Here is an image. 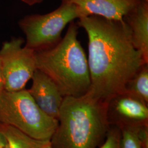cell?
<instances>
[{"mask_svg": "<svg viewBox=\"0 0 148 148\" xmlns=\"http://www.w3.org/2000/svg\"><path fill=\"white\" fill-rule=\"evenodd\" d=\"M0 123L15 127L39 140H50L58 120L38 106L27 90H5L0 95Z\"/></svg>", "mask_w": 148, "mask_h": 148, "instance_id": "cell-4", "label": "cell"}, {"mask_svg": "<svg viewBox=\"0 0 148 148\" xmlns=\"http://www.w3.org/2000/svg\"><path fill=\"white\" fill-rule=\"evenodd\" d=\"M20 1L30 6L41 3L43 1V0H20Z\"/></svg>", "mask_w": 148, "mask_h": 148, "instance_id": "cell-18", "label": "cell"}, {"mask_svg": "<svg viewBox=\"0 0 148 148\" xmlns=\"http://www.w3.org/2000/svg\"><path fill=\"white\" fill-rule=\"evenodd\" d=\"M134 46L148 63V1L140 0L123 18Z\"/></svg>", "mask_w": 148, "mask_h": 148, "instance_id": "cell-10", "label": "cell"}, {"mask_svg": "<svg viewBox=\"0 0 148 148\" xmlns=\"http://www.w3.org/2000/svg\"><path fill=\"white\" fill-rule=\"evenodd\" d=\"M38 148H52L49 140H41Z\"/></svg>", "mask_w": 148, "mask_h": 148, "instance_id": "cell-19", "label": "cell"}, {"mask_svg": "<svg viewBox=\"0 0 148 148\" xmlns=\"http://www.w3.org/2000/svg\"><path fill=\"white\" fill-rule=\"evenodd\" d=\"M57 9L44 14H30L23 17L18 25L24 34L25 47L35 52L51 48L63 37L66 26L81 17L79 8L70 0H61Z\"/></svg>", "mask_w": 148, "mask_h": 148, "instance_id": "cell-5", "label": "cell"}, {"mask_svg": "<svg viewBox=\"0 0 148 148\" xmlns=\"http://www.w3.org/2000/svg\"><path fill=\"white\" fill-rule=\"evenodd\" d=\"M5 90V82H4V79H3V76L2 73L1 62V59H0V95Z\"/></svg>", "mask_w": 148, "mask_h": 148, "instance_id": "cell-16", "label": "cell"}, {"mask_svg": "<svg viewBox=\"0 0 148 148\" xmlns=\"http://www.w3.org/2000/svg\"><path fill=\"white\" fill-rule=\"evenodd\" d=\"M70 1L79 8L80 18L96 16L109 20L122 21L140 0Z\"/></svg>", "mask_w": 148, "mask_h": 148, "instance_id": "cell-9", "label": "cell"}, {"mask_svg": "<svg viewBox=\"0 0 148 148\" xmlns=\"http://www.w3.org/2000/svg\"><path fill=\"white\" fill-rule=\"evenodd\" d=\"M109 123L118 127H138L148 124V105L125 92L115 95L108 101Z\"/></svg>", "mask_w": 148, "mask_h": 148, "instance_id": "cell-7", "label": "cell"}, {"mask_svg": "<svg viewBox=\"0 0 148 148\" xmlns=\"http://www.w3.org/2000/svg\"><path fill=\"white\" fill-rule=\"evenodd\" d=\"M0 148H10L5 137L0 132Z\"/></svg>", "mask_w": 148, "mask_h": 148, "instance_id": "cell-17", "label": "cell"}, {"mask_svg": "<svg viewBox=\"0 0 148 148\" xmlns=\"http://www.w3.org/2000/svg\"><path fill=\"white\" fill-rule=\"evenodd\" d=\"M145 1H148V0H145Z\"/></svg>", "mask_w": 148, "mask_h": 148, "instance_id": "cell-20", "label": "cell"}, {"mask_svg": "<svg viewBox=\"0 0 148 148\" xmlns=\"http://www.w3.org/2000/svg\"><path fill=\"white\" fill-rule=\"evenodd\" d=\"M99 148H122L121 130L117 126L109 128L106 138Z\"/></svg>", "mask_w": 148, "mask_h": 148, "instance_id": "cell-14", "label": "cell"}, {"mask_svg": "<svg viewBox=\"0 0 148 148\" xmlns=\"http://www.w3.org/2000/svg\"><path fill=\"white\" fill-rule=\"evenodd\" d=\"M88 36L90 87L95 96L108 102L124 92L127 82L144 64L123 20L90 16L78 19Z\"/></svg>", "mask_w": 148, "mask_h": 148, "instance_id": "cell-1", "label": "cell"}, {"mask_svg": "<svg viewBox=\"0 0 148 148\" xmlns=\"http://www.w3.org/2000/svg\"><path fill=\"white\" fill-rule=\"evenodd\" d=\"M24 40L12 37L2 43L0 59L5 82V90L16 92L25 89L36 70L35 52L23 47Z\"/></svg>", "mask_w": 148, "mask_h": 148, "instance_id": "cell-6", "label": "cell"}, {"mask_svg": "<svg viewBox=\"0 0 148 148\" xmlns=\"http://www.w3.org/2000/svg\"><path fill=\"white\" fill-rule=\"evenodd\" d=\"M0 132L5 137L10 148H38L41 141L29 137L15 127L1 123Z\"/></svg>", "mask_w": 148, "mask_h": 148, "instance_id": "cell-12", "label": "cell"}, {"mask_svg": "<svg viewBox=\"0 0 148 148\" xmlns=\"http://www.w3.org/2000/svg\"><path fill=\"white\" fill-rule=\"evenodd\" d=\"M58 125L50 141L52 148H97L110 128L108 102L89 90L84 95L64 97Z\"/></svg>", "mask_w": 148, "mask_h": 148, "instance_id": "cell-2", "label": "cell"}, {"mask_svg": "<svg viewBox=\"0 0 148 148\" xmlns=\"http://www.w3.org/2000/svg\"><path fill=\"white\" fill-rule=\"evenodd\" d=\"M79 27L72 21L57 45L35 52L36 69L53 80L64 97L82 96L90 87L87 59L77 38Z\"/></svg>", "mask_w": 148, "mask_h": 148, "instance_id": "cell-3", "label": "cell"}, {"mask_svg": "<svg viewBox=\"0 0 148 148\" xmlns=\"http://www.w3.org/2000/svg\"><path fill=\"white\" fill-rule=\"evenodd\" d=\"M32 79V87L27 90L32 99L45 113L58 120L64 99L58 86L46 74L38 69Z\"/></svg>", "mask_w": 148, "mask_h": 148, "instance_id": "cell-8", "label": "cell"}, {"mask_svg": "<svg viewBox=\"0 0 148 148\" xmlns=\"http://www.w3.org/2000/svg\"><path fill=\"white\" fill-rule=\"evenodd\" d=\"M121 132L122 148H142L138 139L134 127H119Z\"/></svg>", "mask_w": 148, "mask_h": 148, "instance_id": "cell-13", "label": "cell"}, {"mask_svg": "<svg viewBox=\"0 0 148 148\" xmlns=\"http://www.w3.org/2000/svg\"><path fill=\"white\" fill-rule=\"evenodd\" d=\"M124 92L148 104V64H144L125 86Z\"/></svg>", "mask_w": 148, "mask_h": 148, "instance_id": "cell-11", "label": "cell"}, {"mask_svg": "<svg viewBox=\"0 0 148 148\" xmlns=\"http://www.w3.org/2000/svg\"><path fill=\"white\" fill-rule=\"evenodd\" d=\"M134 128L142 148H148V124Z\"/></svg>", "mask_w": 148, "mask_h": 148, "instance_id": "cell-15", "label": "cell"}]
</instances>
